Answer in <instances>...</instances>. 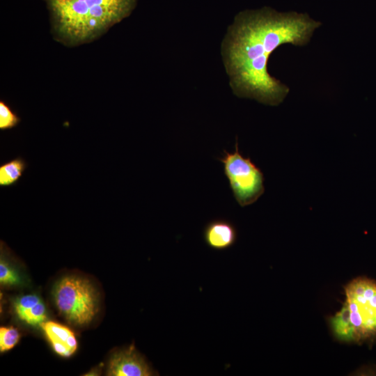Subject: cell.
Segmentation results:
<instances>
[{
    "label": "cell",
    "instance_id": "9",
    "mask_svg": "<svg viewBox=\"0 0 376 376\" xmlns=\"http://www.w3.org/2000/svg\"><path fill=\"white\" fill-rule=\"evenodd\" d=\"M14 308L18 318L31 325L42 324L46 319V308L36 295H26L17 297Z\"/></svg>",
    "mask_w": 376,
    "mask_h": 376
},
{
    "label": "cell",
    "instance_id": "6",
    "mask_svg": "<svg viewBox=\"0 0 376 376\" xmlns=\"http://www.w3.org/2000/svg\"><path fill=\"white\" fill-rule=\"evenodd\" d=\"M108 375L111 376H150L155 375L145 359L133 345L115 352L111 357Z\"/></svg>",
    "mask_w": 376,
    "mask_h": 376
},
{
    "label": "cell",
    "instance_id": "13",
    "mask_svg": "<svg viewBox=\"0 0 376 376\" xmlns=\"http://www.w3.org/2000/svg\"><path fill=\"white\" fill-rule=\"evenodd\" d=\"M0 282L7 285H13L19 282L18 275L2 257L0 261Z\"/></svg>",
    "mask_w": 376,
    "mask_h": 376
},
{
    "label": "cell",
    "instance_id": "3",
    "mask_svg": "<svg viewBox=\"0 0 376 376\" xmlns=\"http://www.w3.org/2000/svg\"><path fill=\"white\" fill-rule=\"evenodd\" d=\"M345 303L331 319L334 334L352 340L376 335V282L358 278L345 287Z\"/></svg>",
    "mask_w": 376,
    "mask_h": 376
},
{
    "label": "cell",
    "instance_id": "4",
    "mask_svg": "<svg viewBox=\"0 0 376 376\" xmlns=\"http://www.w3.org/2000/svg\"><path fill=\"white\" fill-rule=\"evenodd\" d=\"M54 298L60 313L77 325L89 324L97 312L96 290L88 280L81 277L62 278L54 287Z\"/></svg>",
    "mask_w": 376,
    "mask_h": 376
},
{
    "label": "cell",
    "instance_id": "11",
    "mask_svg": "<svg viewBox=\"0 0 376 376\" xmlns=\"http://www.w3.org/2000/svg\"><path fill=\"white\" fill-rule=\"evenodd\" d=\"M20 122V118L11 109L4 101H0V130H7L16 127Z\"/></svg>",
    "mask_w": 376,
    "mask_h": 376
},
{
    "label": "cell",
    "instance_id": "2",
    "mask_svg": "<svg viewBox=\"0 0 376 376\" xmlns=\"http://www.w3.org/2000/svg\"><path fill=\"white\" fill-rule=\"evenodd\" d=\"M54 38L72 47L91 42L127 17L137 0H43Z\"/></svg>",
    "mask_w": 376,
    "mask_h": 376
},
{
    "label": "cell",
    "instance_id": "5",
    "mask_svg": "<svg viewBox=\"0 0 376 376\" xmlns=\"http://www.w3.org/2000/svg\"><path fill=\"white\" fill-rule=\"evenodd\" d=\"M223 164V171L237 203L241 207L250 205L264 194V175L249 157L240 152L237 140L235 152L224 150L218 158Z\"/></svg>",
    "mask_w": 376,
    "mask_h": 376
},
{
    "label": "cell",
    "instance_id": "12",
    "mask_svg": "<svg viewBox=\"0 0 376 376\" xmlns=\"http://www.w3.org/2000/svg\"><path fill=\"white\" fill-rule=\"evenodd\" d=\"M19 334L12 327L0 328V350L5 352L12 349L18 342Z\"/></svg>",
    "mask_w": 376,
    "mask_h": 376
},
{
    "label": "cell",
    "instance_id": "8",
    "mask_svg": "<svg viewBox=\"0 0 376 376\" xmlns=\"http://www.w3.org/2000/svg\"><path fill=\"white\" fill-rule=\"evenodd\" d=\"M54 350L60 356L68 357L77 350V342L73 332L68 327L52 321L41 324Z\"/></svg>",
    "mask_w": 376,
    "mask_h": 376
},
{
    "label": "cell",
    "instance_id": "1",
    "mask_svg": "<svg viewBox=\"0 0 376 376\" xmlns=\"http://www.w3.org/2000/svg\"><path fill=\"white\" fill-rule=\"evenodd\" d=\"M320 25L306 14L270 8L238 14L223 47L234 93L265 104L282 102L289 88L269 74V57L281 45L306 44Z\"/></svg>",
    "mask_w": 376,
    "mask_h": 376
},
{
    "label": "cell",
    "instance_id": "10",
    "mask_svg": "<svg viewBox=\"0 0 376 376\" xmlns=\"http://www.w3.org/2000/svg\"><path fill=\"white\" fill-rule=\"evenodd\" d=\"M27 166L26 161L20 156L1 164L0 166V186L10 187L15 185Z\"/></svg>",
    "mask_w": 376,
    "mask_h": 376
},
{
    "label": "cell",
    "instance_id": "7",
    "mask_svg": "<svg viewBox=\"0 0 376 376\" xmlns=\"http://www.w3.org/2000/svg\"><path fill=\"white\" fill-rule=\"evenodd\" d=\"M203 238L206 244L217 251L231 247L237 240V230L229 221L217 219L210 221L205 226Z\"/></svg>",
    "mask_w": 376,
    "mask_h": 376
}]
</instances>
